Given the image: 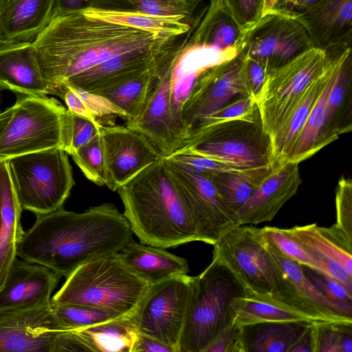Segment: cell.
Returning a JSON list of instances; mask_svg holds the SVG:
<instances>
[{"mask_svg": "<svg viewBox=\"0 0 352 352\" xmlns=\"http://www.w3.org/2000/svg\"><path fill=\"white\" fill-rule=\"evenodd\" d=\"M296 18L305 28L314 47L327 51L351 45L352 0H320Z\"/></svg>", "mask_w": 352, "mask_h": 352, "instance_id": "23", "label": "cell"}, {"mask_svg": "<svg viewBox=\"0 0 352 352\" xmlns=\"http://www.w3.org/2000/svg\"><path fill=\"white\" fill-rule=\"evenodd\" d=\"M23 210L36 215L61 208L75 184L67 153L61 148L6 160Z\"/></svg>", "mask_w": 352, "mask_h": 352, "instance_id": "6", "label": "cell"}, {"mask_svg": "<svg viewBox=\"0 0 352 352\" xmlns=\"http://www.w3.org/2000/svg\"><path fill=\"white\" fill-rule=\"evenodd\" d=\"M87 10L135 11L128 0H55L53 16Z\"/></svg>", "mask_w": 352, "mask_h": 352, "instance_id": "45", "label": "cell"}, {"mask_svg": "<svg viewBox=\"0 0 352 352\" xmlns=\"http://www.w3.org/2000/svg\"><path fill=\"white\" fill-rule=\"evenodd\" d=\"M1 201H0V229H1Z\"/></svg>", "mask_w": 352, "mask_h": 352, "instance_id": "55", "label": "cell"}, {"mask_svg": "<svg viewBox=\"0 0 352 352\" xmlns=\"http://www.w3.org/2000/svg\"><path fill=\"white\" fill-rule=\"evenodd\" d=\"M0 290L16 258L18 245L25 232L21 223V208L14 188L7 161H0Z\"/></svg>", "mask_w": 352, "mask_h": 352, "instance_id": "26", "label": "cell"}, {"mask_svg": "<svg viewBox=\"0 0 352 352\" xmlns=\"http://www.w3.org/2000/svg\"><path fill=\"white\" fill-rule=\"evenodd\" d=\"M204 352H244L242 327L234 320L227 325Z\"/></svg>", "mask_w": 352, "mask_h": 352, "instance_id": "50", "label": "cell"}, {"mask_svg": "<svg viewBox=\"0 0 352 352\" xmlns=\"http://www.w3.org/2000/svg\"><path fill=\"white\" fill-rule=\"evenodd\" d=\"M102 124L98 120L78 116L67 109L65 117L63 149L72 155L88 142L101 130Z\"/></svg>", "mask_w": 352, "mask_h": 352, "instance_id": "41", "label": "cell"}, {"mask_svg": "<svg viewBox=\"0 0 352 352\" xmlns=\"http://www.w3.org/2000/svg\"><path fill=\"white\" fill-rule=\"evenodd\" d=\"M245 32L233 18L224 0H210L186 48L217 47L230 58L243 47Z\"/></svg>", "mask_w": 352, "mask_h": 352, "instance_id": "25", "label": "cell"}, {"mask_svg": "<svg viewBox=\"0 0 352 352\" xmlns=\"http://www.w3.org/2000/svg\"><path fill=\"white\" fill-rule=\"evenodd\" d=\"M118 254L133 272L150 285L189 272L185 258L168 252L166 248L138 243L133 239Z\"/></svg>", "mask_w": 352, "mask_h": 352, "instance_id": "28", "label": "cell"}, {"mask_svg": "<svg viewBox=\"0 0 352 352\" xmlns=\"http://www.w3.org/2000/svg\"><path fill=\"white\" fill-rule=\"evenodd\" d=\"M233 18L244 32L263 16L264 0H224Z\"/></svg>", "mask_w": 352, "mask_h": 352, "instance_id": "48", "label": "cell"}, {"mask_svg": "<svg viewBox=\"0 0 352 352\" xmlns=\"http://www.w3.org/2000/svg\"><path fill=\"white\" fill-rule=\"evenodd\" d=\"M320 0H278L272 11L292 16H297L307 11Z\"/></svg>", "mask_w": 352, "mask_h": 352, "instance_id": "51", "label": "cell"}, {"mask_svg": "<svg viewBox=\"0 0 352 352\" xmlns=\"http://www.w3.org/2000/svg\"><path fill=\"white\" fill-rule=\"evenodd\" d=\"M12 111L13 105L0 112V133L10 120Z\"/></svg>", "mask_w": 352, "mask_h": 352, "instance_id": "53", "label": "cell"}, {"mask_svg": "<svg viewBox=\"0 0 352 352\" xmlns=\"http://www.w3.org/2000/svg\"><path fill=\"white\" fill-rule=\"evenodd\" d=\"M336 223L345 234L352 239V182L342 177L336 192Z\"/></svg>", "mask_w": 352, "mask_h": 352, "instance_id": "47", "label": "cell"}, {"mask_svg": "<svg viewBox=\"0 0 352 352\" xmlns=\"http://www.w3.org/2000/svg\"><path fill=\"white\" fill-rule=\"evenodd\" d=\"M249 57L272 71L314 47L302 23L294 16L272 11L245 32Z\"/></svg>", "mask_w": 352, "mask_h": 352, "instance_id": "15", "label": "cell"}, {"mask_svg": "<svg viewBox=\"0 0 352 352\" xmlns=\"http://www.w3.org/2000/svg\"><path fill=\"white\" fill-rule=\"evenodd\" d=\"M278 0H264L263 15L273 10Z\"/></svg>", "mask_w": 352, "mask_h": 352, "instance_id": "54", "label": "cell"}, {"mask_svg": "<svg viewBox=\"0 0 352 352\" xmlns=\"http://www.w3.org/2000/svg\"><path fill=\"white\" fill-rule=\"evenodd\" d=\"M83 12L105 21L160 34L182 36L191 29L189 23L175 16H156L137 11L87 10Z\"/></svg>", "mask_w": 352, "mask_h": 352, "instance_id": "36", "label": "cell"}, {"mask_svg": "<svg viewBox=\"0 0 352 352\" xmlns=\"http://www.w3.org/2000/svg\"><path fill=\"white\" fill-rule=\"evenodd\" d=\"M59 278L45 266L16 258L0 290V310L50 304Z\"/></svg>", "mask_w": 352, "mask_h": 352, "instance_id": "20", "label": "cell"}, {"mask_svg": "<svg viewBox=\"0 0 352 352\" xmlns=\"http://www.w3.org/2000/svg\"><path fill=\"white\" fill-rule=\"evenodd\" d=\"M209 1H210V0H209Z\"/></svg>", "mask_w": 352, "mask_h": 352, "instance_id": "58", "label": "cell"}, {"mask_svg": "<svg viewBox=\"0 0 352 352\" xmlns=\"http://www.w3.org/2000/svg\"><path fill=\"white\" fill-rule=\"evenodd\" d=\"M149 286L123 263L118 252L76 268L52 297L51 302L87 306L132 316Z\"/></svg>", "mask_w": 352, "mask_h": 352, "instance_id": "4", "label": "cell"}, {"mask_svg": "<svg viewBox=\"0 0 352 352\" xmlns=\"http://www.w3.org/2000/svg\"><path fill=\"white\" fill-rule=\"evenodd\" d=\"M16 255L67 278L93 259L119 252L132 239L130 225L116 206L104 203L81 213L63 208L37 214Z\"/></svg>", "mask_w": 352, "mask_h": 352, "instance_id": "2", "label": "cell"}, {"mask_svg": "<svg viewBox=\"0 0 352 352\" xmlns=\"http://www.w3.org/2000/svg\"><path fill=\"white\" fill-rule=\"evenodd\" d=\"M117 191L124 205L123 214L140 243L167 248L199 241L192 214L163 157Z\"/></svg>", "mask_w": 352, "mask_h": 352, "instance_id": "3", "label": "cell"}, {"mask_svg": "<svg viewBox=\"0 0 352 352\" xmlns=\"http://www.w3.org/2000/svg\"><path fill=\"white\" fill-rule=\"evenodd\" d=\"M302 182L298 164L287 163L273 170L236 214L239 225H256L272 221L296 192Z\"/></svg>", "mask_w": 352, "mask_h": 352, "instance_id": "21", "label": "cell"}, {"mask_svg": "<svg viewBox=\"0 0 352 352\" xmlns=\"http://www.w3.org/2000/svg\"><path fill=\"white\" fill-rule=\"evenodd\" d=\"M183 36L152 33L78 12L53 16L33 43L50 94L56 87L113 56L165 52L178 46Z\"/></svg>", "mask_w": 352, "mask_h": 352, "instance_id": "1", "label": "cell"}, {"mask_svg": "<svg viewBox=\"0 0 352 352\" xmlns=\"http://www.w3.org/2000/svg\"><path fill=\"white\" fill-rule=\"evenodd\" d=\"M272 262L274 285L272 296L315 321L352 322V317L330 302L307 276L303 267L283 255L263 234Z\"/></svg>", "mask_w": 352, "mask_h": 352, "instance_id": "13", "label": "cell"}, {"mask_svg": "<svg viewBox=\"0 0 352 352\" xmlns=\"http://www.w3.org/2000/svg\"><path fill=\"white\" fill-rule=\"evenodd\" d=\"M70 155L89 180L98 186H105L104 154L101 130Z\"/></svg>", "mask_w": 352, "mask_h": 352, "instance_id": "40", "label": "cell"}, {"mask_svg": "<svg viewBox=\"0 0 352 352\" xmlns=\"http://www.w3.org/2000/svg\"><path fill=\"white\" fill-rule=\"evenodd\" d=\"M1 42V39H0V43Z\"/></svg>", "mask_w": 352, "mask_h": 352, "instance_id": "56", "label": "cell"}, {"mask_svg": "<svg viewBox=\"0 0 352 352\" xmlns=\"http://www.w3.org/2000/svg\"><path fill=\"white\" fill-rule=\"evenodd\" d=\"M328 60L323 72L307 88L300 102L271 138V166L275 170L287 163L292 148L314 104L327 85L333 70V59Z\"/></svg>", "mask_w": 352, "mask_h": 352, "instance_id": "27", "label": "cell"}, {"mask_svg": "<svg viewBox=\"0 0 352 352\" xmlns=\"http://www.w3.org/2000/svg\"><path fill=\"white\" fill-rule=\"evenodd\" d=\"M272 71L247 54L243 65V78L248 95L256 102Z\"/></svg>", "mask_w": 352, "mask_h": 352, "instance_id": "49", "label": "cell"}, {"mask_svg": "<svg viewBox=\"0 0 352 352\" xmlns=\"http://www.w3.org/2000/svg\"><path fill=\"white\" fill-rule=\"evenodd\" d=\"M314 352H352V322L313 321Z\"/></svg>", "mask_w": 352, "mask_h": 352, "instance_id": "39", "label": "cell"}, {"mask_svg": "<svg viewBox=\"0 0 352 352\" xmlns=\"http://www.w3.org/2000/svg\"><path fill=\"white\" fill-rule=\"evenodd\" d=\"M231 308L234 322L245 326L267 322H311L309 316L271 294L246 293L234 298Z\"/></svg>", "mask_w": 352, "mask_h": 352, "instance_id": "31", "label": "cell"}, {"mask_svg": "<svg viewBox=\"0 0 352 352\" xmlns=\"http://www.w3.org/2000/svg\"><path fill=\"white\" fill-rule=\"evenodd\" d=\"M106 184L116 191L120 186L163 156L139 132L124 125H102Z\"/></svg>", "mask_w": 352, "mask_h": 352, "instance_id": "17", "label": "cell"}, {"mask_svg": "<svg viewBox=\"0 0 352 352\" xmlns=\"http://www.w3.org/2000/svg\"><path fill=\"white\" fill-rule=\"evenodd\" d=\"M132 352H174V351L157 339L139 332Z\"/></svg>", "mask_w": 352, "mask_h": 352, "instance_id": "52", "label": "cell"}, {"mask_svg": "<svg viewBox=\"0 0 352 352\" xmlns=\"http://www.w3.org/2000/svg\"><path fill=\"white\" fill-rule=\"evenodd\" d=\"M286 230L316 260L320 273L352 291V239L336 223L296 226Z\"/></svg>", "mask_w": 352, "mask_h": 352, "instance_id": "19", "label": "cell"}, {"mask_svg": "<svg viewBox=\"0 0 352 352\" xmlns=\"http://www.w3.org/2000/svg\"><path fill=\"white\" fill-rule=\"evenodd\" d=\"M246 56L244 43L234 56L209 66L196 75L182 108L185 142L191 128L201 118L221 108L235 96H249L243 78Z\"/></svg>", "mask_w": 352, "mask_h": 352, "instance_id": "12", "label": "cell"}, {"mask_svg": "<svg viewBox=\"0 0 352 352\" xmlns=\"http://www.w3.org/2000/svg\"><path fill=\"white\" fill-rule=\"evenodd\" d=\"M344 46L345 45H340L330 49L333 51V54H331L333 59V70L331 77L298 136L289 153L287 163L290 162L298 164L300 162L311 157L322 148L321 146V138L325 122L326 105L329 95L336 78L341 58V52Z\"/></svg>", "mask_w": 352, "mask_h": 352, "instance_id": "34", "label": "cell"}, {"mask_svg": "<svg viewBox=\"0 0 352 352\" xmlns=\"http://www.w3.org/2000/svg\"><path fill=\"white\" fill-rule=\"evenodd\" d=\"M242 284L219 259L197 276V284L180 338L179 352H204L232 321L231 302L246 294Z\"/></svg>", "mask_w": 352, "mask_h": 352, "instance_id": "5", "label": "cell"}, {"mask_svg": "<svg viewBox=\"0 0 352 352\" xmlns=\"http://www.w3.org/2000/svg\"><path fill=\"white\" fill-rule=\"evenodd\" d=\"M179 149L237 169L271 166V141L260 118L254 121L230 122L198 133L188 139Z\"/></svg>", "mask_w": 352, "mask_h": 352, "instance_id": "10", "label": "cell"}, {"mask_svg": "<svg viewBox=\"0 0 352 352\" xmlns=\"http://www.w3.org/2000/svg\"><path fill=\"white\" fill-rule=\"evenodd\" d=\"M135 11L162 16H175L190 24L203 0H128Z\"/></svg>", "mask_w": 352, "mask_h": 352, "instance_id": "42", "label": "cell"}, {"mask_svg": "<svg viewBox=\"0 0 352 352\" xmlns=\"http://www.w3.org/2000/svg\"><path fill=\"white\" fill-rule=\"evenodd\" d=\"M197 276L177 274L151 284L131 316L138 331L179 352L181 336Z\"/></svg>", "mask_w": 352, "mask_h": 352, "instance_id": "9", "label": "cell"}, {"mask_svg": "<svg viewBox=\"0 0 352 352\" xmlns=\"http://www.w3.org/2000/svg\"><path fill=\"white\" fill-rule=\"evenodd\" d=\"M67 108L47 95H18L0 133V160L63 146Z\"/></svg>", "mask_w": 352, "mask_h": 352, "instance_id": "7", "label": "cell"}, {"mask_svg": "<svg viewBox=\"0 0 352 352\" xmlns=\"http://www.w3.org/2000/svg\"><path fill=\"white\" fill-rule=\"evenodd\" d=\"M327 60L326 51L312 47L270 73L256 105L270 140L323 72Z\"/></svg>", "mask_w": 352, "mask_h": 352, "instance_id": "8", "label": "cell"}, {"mask_svg": "<svg viewBox=\"0 0 352 352\" xmlns=\"http://www.w3.org/2000/svg\"><path fill=\"white\" fill-rule=\"evenodd\" d=\"M176 64L162 71L140 116L125 122V126L146 138L164 157L184 144L171 108V76Z\"/></svg>", "mask_w": 352, "mask_h": 352, "instance_id": "18", "label": "cell"}, {"mask_svg": "<svg viewBox=\"0 0 352 352\" xmlns=\"http://www.w3.org/2000/svg\"><path fill=\"white\" fill-rule=\"evenodd\" d=\"M261 231L266 238L285 256L299 265L320 272L316 260L290 234L286 229L265 226Z\"/></svg>", "mask_w": 352, "mask_h": 352, "instance_id": "43", "label": "cell"}, {"mask_svg": "<svg viewBox=\"0 0 352 352\" xmlns=\"http://www.w3.org/2000/svg\"><path fill=\"white\" fill-rule=\"evenodd\" d=\"M23 95H47L34 45L30 41L0 43V91Z\"/></svg>", "mask_w": 352, "mask_h": 352, "instance_id": "22", "label": "cell"}, {"mask_svg": "<svg viewBox=\"0 0 352 352\" xmlns=\"http://www.w3.org/2000/svg\"><path fill=\"white\" fill-rule=\"evenodd\" d=\"M55 0H0L1 41L32 42L50 22Z\"/></svg>", "mask_w": 352, "mask_h": 352, "instance_id": "24", "label": "cell"}, {"mask_svg": "<svg viewBox=\"0 0 352 352\" xmlns=\"http://www.w3.org/2000/svg\"><path fill=\"white\" fill-rule=\"evenodd\" d=\"M120 316H125L87 306L51 302L50 329L54 331H76Z\"/></svg>", "mask_w": 352, "mask_h": 352, "instance_id": "37", "label": "cell"}, {"mask_svg": "<svg viewBox=\"0 0 352 352\" xmlns=\"http://www.w3.org/2000/svg\"><path fill=\"white\" fill-rule=\"evenodd\" d=\"M180 45L165 52L137 51L116 55L88 69L65 84L94 91L118 78L155 65Z\"/></svg>", "mask_w": 352, "mask_h": 352, "instance_id": "30", "label": "cell"}, {"mask_svg": "<svg viewBox=\"0 0 352 352\" xmlns=\"http://www.w3.org/2000/svg\"><path fill=\"white\" fill-rule=\"evenodd\" d=\"M1 111L0 110V112H1Z\"/></svg>", "mask_w": 352, "mask_h": 352, "instance_id": "57", "label": "cell"}, {"mask_svg": "<svg viewBox=\"0 0 352 352\" xmlns=\"http://www.w3.org/2000/svg\"><path fill=\"white\" fill-rule=\"evenodd\" d=\"M259 118L254 100L249 96H241L198 120L190 130L186 140L195 135L216 129L230 122L254 121Z\"/></svg>", "mask_w": 352, "mask_h": 352, "instance_id": "38", "label": "cell"}, {"mask_svg": "<svg viewBox=\"0 0 352 352\" xmlns=\"http://www.w3.org/2000/svg\"><path fill=\"white\" fill-rule=\"evenodd\" d=\"M213 256L236 277L247 293L272 294L274 274L261 228L236 226L214 245Z\"/></svg>", "mask_w": 352, "mask_h": 352, "instance_id": "11", "label": "cell"}, {"mask_svg": "<svg viewBox=\"0 0 352 352\" xmlns=\"http://www.w3.org/2000/svg\"><path fill=\"white\" fill-rule=\"evenodd\" d=\"M70 86L80 98L85 118L98 120V118L102 117L113 116L127 120L126 113L104 96L79 87Z\"/></svg>", "mask_w": 352, "mask_h": 352, "instance_id": "46", "label": "cell"}, {"mask_svg": "<svg viewBox=\"0 0 352 352\" xmlns=\"http://www.w3.org/2000/svg\"><path fill=\"white\" fill-rule=\"evenodd\" d=\"M303 269L311 282L333 304L352 317V291L343 284L307 267Z\"/></svg>", "mask_w": 352, "mask_h": 352, "instance_id": "44", "label": "cell"}, {"mask_svg": "<svg viewBox=\"0 0 352 352\" xmlns=\"http://www.w3.org/2000/svg\"><path fill=\"white\" fill-rule=\"evenodd\" d=\"M351 72V45H345L342 50L338 73L326 105L322 148L352 129Z\"/></svg>", "mask_w": 352, "mask_h": 352, "instance_id": "29", "label": "cell"}, {"mask_svg": "<svg viewBox=\"0 0 352 352\" xmlns=\"http://www.w3.org/2000/svg\"><path fill=\"white\" fill-rule=\"evenodd\" d=\"M50 306L0 310V352L69 351V331L50 330Z\"/></svg>", "mask_w": 352, "mask_h": 352, "instance_id": "16", "label": "cell"}, {"mask_svg": "<svg viewBox=\"0 0 352 352\" xmlns=\"http://www.w3.org/2000/svg\"><path fill=\"white\" fill-rule=\"evenodd\" d=\"M164 165L195 222L199 241L214 245L238 226L223 206L212 182L205 175L163 157Z\"/></svg>", "mask_w": 352, "mask_h": 352, "instance_id": "14", "label": "cell"}, {"mask_svg": "<svg viewBox=\"0 0 352 352\" xmlns=\"http://www.w3.org/2000/svg\"><path fill=\"white\" fill-rule=\"evenodd\" d=\"M76 331L93 352H132L139 333L126 316Z\"/></svg>", "mask_w": 352, "mask_h": 352, "instance_id": "35", "label": "cell"}, {"mask_svg": "<svg viewBox=\"0 0 352 352\" xmlns=\"http://www.w3.org/2000/svg\"><path fill=\"white\" fill-rule=\"evenodd\" d=\"M311 322H267L241 326L244 352H290Z\"/></svg>", "mask_w": 352, "mask_h": 352, "instance_id": "33", "label": "cell"}, {"mask_svg": "<svg viewBox=\"0 0 352 352\" xmlns=\"http://www.w3.org/2000/svg\"><path fill=\"white\" fill-rule=\"evenodd\" d=\"M272 171L271 166H265L217 171L206 177L212 182L223 206L236 221L237 212Z\"/></svg>", "mask_w": 352, "mask_h": 352, "instance_id": "32", "label": "cell"}]
</instances>
